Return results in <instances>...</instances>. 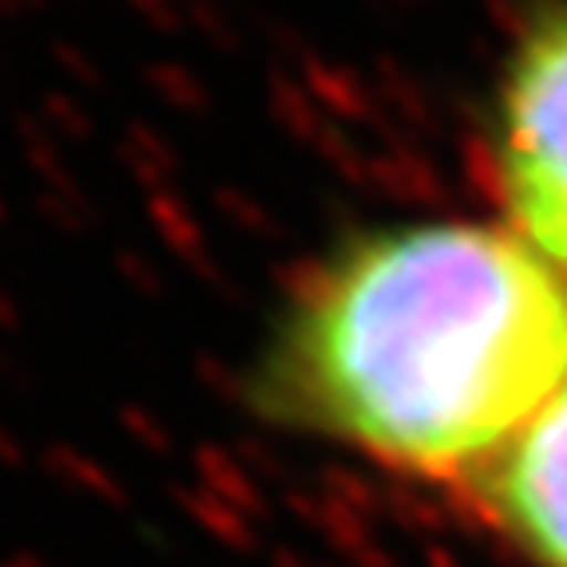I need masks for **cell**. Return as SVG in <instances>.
Masks as SVG:
<instances>
[{"label": "cell", "mask_w": 567, "mask_h": 567, "mask_svg": "<svg viewBox=\"0 0 567 567\" xmlns=\"http://www.w3.org/2000/svg\"><path fill=\"white\" fill-rule=\"evenodd\" d=\"M567 382V280L520 233L390 225L284 303L252 399L390 473L465 481Z\"/></svg>", "instance_id": "cell-1"}, {"label": "cell", "mask_w": 567, "mask_h": 567, "mask_svg": "<svg viewBox=\"0 0 567 567\" xmlns=\"http://www.w3.org/2000/svg\"><path fill=\"white\" fill-rule=\"evenodd\" d=\"M488 162L516 233L567 265V9L548 12L508 60Z\"/></svg>", "instance_id": "cell-2"}, {"label": "cell", "mask_w": 567, "mask_h": 567, "mask_svg": "<svg viewBox=\"0 0 567 567\" xmlns=\"http://www.w3.org/2000/svg\"><path fill=\"white\" fill-rule=\"evenodd\" d=\"M465 488L532 564L567 567V382Z\"/></svg>", "instance_id": "cell-3"}]
</instances>
